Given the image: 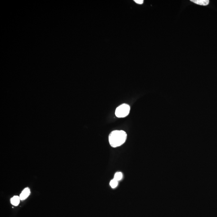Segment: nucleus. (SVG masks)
Returning <instances> with one entry per match:
<instances>
[{
    "mask_svg": "<svg viewBox=\"0 0 217 217\" xmlns=\"http://www.w3.org/2000/svg\"><path fill=\"white\" fill-rule=\"evenodd\" d=\"M20 196H14L11 199V203L15 206H17L20 203Z\"/></svg>",
    "mask_w": 217,
    "mask_h": 217,
    "instance_id": "obj_5",
    "label": "nucleus"
},
{
    "mask_svg": "<svg viewBox=\"0 0 217 217\" xmlns=\"http://www.w3.org/2000/svg\"><path fill=\"white\" fill-rule=\"evenodd\" d=\"M30 189L28 187L24 189H23V190L21 192V194L20 195V200H25L30 195Z\"/></svg>",
    "mask_w": 217,
    "mask_h": 217,
    "instance_id": "obj_3",
    "label": "nucleus"
},
{
    "mask_svg": "<svg viewBox=\"0 0 217 217\" xmlns=\"http://www.w3.org/2000/svg\"><path fill=\"white\" fill-rule=\"evenodd\" d=\"M127 136V134L123 130L112 131L109 137L110 145L113 148L120 147L125 142Z\"/></svg>",
    "mask_w": 217,
    "mask_h": 217,
    "instance_id": "obj_1",
    "label": "nucleus"
},
{
    "mask_svg": "<svg viewBox=\"0 0 217 217\" xmlns=\"http://www.w3.org/2000/svg\"><path fill=\"white\" fill-rule=\"evenodd\" d=\"M191 1L195 4L203 6H206L209 4L210 1L208 0H191Z\"/></svg>",
    "mask_w": 217,
    "mask_h": 217,
    "instance_id": "obj_4",
    "label": "nucleus"
},
{
    "mask_svg": "<svg viewBox=\"0 0 217 217\" xmlns=\"http://www.w3.org/2000/svg\"><path fill=\"white\" fill-rule=\"evenodd\" d=\"M122 177H123V175H122V173L121 172H118V173H116L115 175L114 179L119 181L122 179Z\"/></svg>",
    "mask_w": 217,
    "mask_h": 217,
    "instance_id": "obj_6",
    "label": "nucleus"
},
{
    "mask_svg": "<svg viewBox=\"0 0 217 217\" xmlns=\"http://www.w3.org/2000/svg\"><path fill=\"white\" fill-rule=\"evenodd\" d=\"M110 185L112 188H115L118 186V181L115 179L112 180L110 182Z\"/></svg>",
    "mask_w": 217,
    "mask_h": 217,
    "instance_id": "obj_7",
    "label": "nucleus"
},
{
    "mask_svg": "<svg viewBox=\"0 0 217 217\" xmlns=\"http://www.w3.org/2000/svg\"><path fill=\"white\" fill-rule=\"evenodd\" d=\"M130 107L128 105L123 104L117 108L115 110V115L119 118L126 117L130 113Z\"/></svg>",
    "mask_w": 217,
    "mask_h": 217,
    "instance_id": "obj_2",
    "label": "nucleus"
},
{
    "mask_svg": "<svg viewBox=\"0 0 217 217\" xmlns=\"http://www.w3.org/2000/svg\"><path fill=\"white\" fill-rule=\"evenodd\" d=\"M134 1L138 4H142L144 3L143 0H134Z\"/></svg>",
    "mask_w": 217,
    "mask_h": 217,
    "instance_id": "obj_8",
    "label": "nucleus"
}]
</instances>
